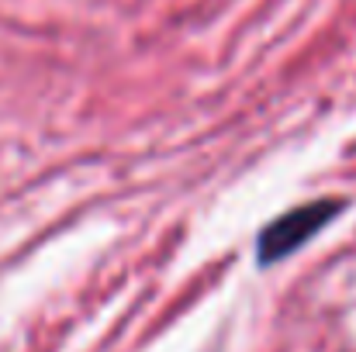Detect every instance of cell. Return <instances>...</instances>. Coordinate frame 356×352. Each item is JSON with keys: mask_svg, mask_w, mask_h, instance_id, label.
I'll list each match as a JSON object with an SVG mask.
<instances>
[{"mask_svg": "<svg viewBox=\"0 0 356 352\" xmlns=\"http://www.w3.org/2000/svg\"><path fill=\"white\" fill-rule=\"evenodd\" d=\"M339 211H343V201H312V204H301V208L273 218L259 232V238H256V259H259V266L280 262L291 252H298L308 238H315V235L322 232Z\"/></svg>", "mask_w": 356, "mask_h": 352, "instance_id": "cell-1", "label": "cell"}]
</instances>
